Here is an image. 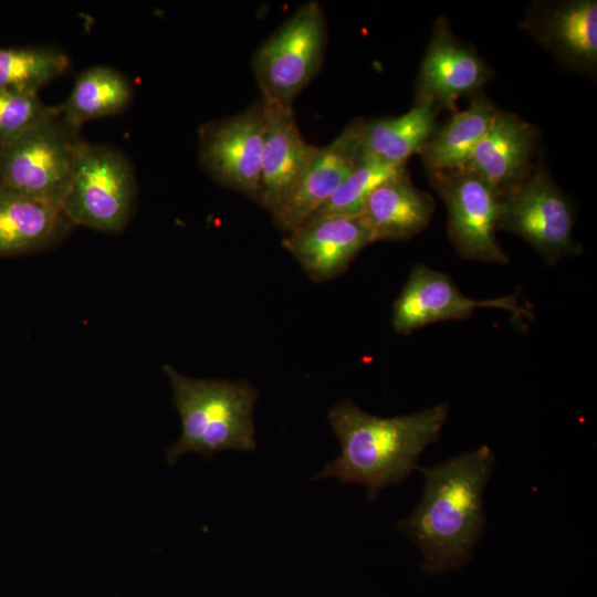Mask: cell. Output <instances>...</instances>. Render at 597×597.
<instances>
[{
    "mask_svg": "<svg viewBox=\"0 0 597 597\" xmlns=\"http://www.w3.org/2000/svg\"><path fill=\"white\" fill-rule=\"evenodd\" d=\"M133 93L129 80L117 70L92 66L76 77L69 97L57 107L64 121L81 128L87 121L125 111Z\"/></svg>",
    "mask_w": 597,
    "mask_h": 597,
    "instance_id": "cell-21",
    "label": "cell"
},
{
    "mask_svg": "<svg viewBox=\"0 0 597 597\" xmlns=\"http://www.w3.org/2000/svg\"><path fill=\"white\" fill-rule=\"evenodd\" d=\"M405 171H407L406 165L359 159L356 168L332 197L305 222L326 217H358L367 199L378 186Z\"/></svg>",
    "mask_w": 597,
    "mask_h": 597,
    "instance_id": "cell-23",
    "label": "cell"
},
{
    "mask_svg": "<svg viewBox=\"0 0 597 597\" xmlns=\"http://www.w3.org/2000/svg\"><path fill=\"white\" fill-rule=\"evenodd\" d=\"M265 130L262 100L238 114L203 124L198 135L200 165L221 186L256 201Z\"/></svg>",
    "mask_w": 597,
    "mask_h": 597,
    "instance_id": "cell-8",
    "label": "cell"
},
{
    "mask_svg": "<svg viewBox=\"0 0 597 597\" xmlns=\"http://www.w3.org/2000/svg\"><path fill=\"white\" fill-rule=\"evenodd\" d=\"M132 165L117 149L83 142L63 209L73 226L119 232L134 209Z\"/></svg>",
    "mask_w": 597,
    "mask_h": 597,
    "instance_id": "cell-6",
    "label": "cell"
},
{
    "mask_svg": "<svg viewBox=\"0 0 597 597\" xmlns=\"http://www.w3.org/2000/svg\"><path fill=\"white\" fill-rule=\"evenodd\" d=\"M374 242L359 216L326 217L286 233L282 245L312 281L325 282L343 274L358 253Z\"/></svg>",
    "mask_w": 597,
    "mask_h": 597,
    "instance_id": "cell-14",
    "label": "cell"
},
{
    "mask_svg": "<svg viewBox=\"0 0 597 597\" xmlns=\"http://www.w3.org/2000/svg\"><path fill=\"white\" fill-rule=\"evenodd\" d=\"M264 104L266 130L255 202L272 213L298 184L316 146L302 135L293 106Z\"/></svg>",
    "mask_w": 597,
    "mask_h": 597,
    "instance_id": "cell-15",
    "label": "cell"
},
{
    "mask_svg": "<svg viewBox=\"0 0 597 597\" xmlns=\"http://www.w3.org/2000/svg\"><path fill=\"white\" fill-rule=\"evenodd\" d=\"M495 463L488 446L452 457L430 468L419 467L425 485L412 513L397 523L420 549L427 573H443L465 564L483 536V491Z\"/></svg>",
    "mask_w": 597,
    "mask_h": 597,
    "instance_id": "cell-1",
    "label": "cell"
},
{
    "mask_svg": "<svg viewBox=\"0 0 597 597\" xmlns=\"http://www.w3.org/2000/svg\"><path fill=\"white\" fill-rule=\"evenodd\" d=\"M574 209L542 167L501 198L498 229L527 241L547 263L578 252L573 240Z\"/></svg>",
    "mask_w": 597,
    "mask_h": 597,
    "instance_id": "cell-7",
    "label": "cell"
},
{
    "mask_svg": "<svg viewBox=\"0 0 597 597\" xmlns=\"http://www.w3.org/2000/svg\"><path fill=\"white\" fill-rule=\"evenodd\" d=\"M70 65L53 46L0 48V91L38 94Z\"/></svg>",
    "mask_w": 597,
    "mask_h": 597,
    "instance_id": "cell-22",
    "label": "cell"
},
{
    "mask_svg": "<svg viewBox=\"0 0 597 597\" xmlns=\"http://www.w3.org/2000/svg\"><path fill=\"white\" fill-rule=\"evenodd\" d=\"M365 123L355 118L331 143L316 146L294 190L271 213L276 228L285 233L298 228L338 189L359 163Z\"/></svg>",
    "mask_w": 597,
    "mask_h": 597,
    "instance_id": "cell-11",
    "label": "cell"
},
{
    "mask_svg": "<svg viewBox=\"0 0 597 597\" xmlns=\"http://www.w3.org/2000/svg\"><path fill=\"white\" fill-rule=\"evenodd\" d=\"M328 39L321 3H302L258 48L251 61L261 100L292 106L322 67Z\"/></svg>",
    "mask_w": 597,
    "mask_h": 597,
    "instance_id": "cell-4",
    "label": "cell"
},
{
    "mask_svg": "<svg viewBox=\"0 0 597 597\" xmlns=\"http://www.w3.org/2000/svg\"><path fill=\"white\" fill-rule=\"evenodd\" d=\"M491 76L478 53L459 41L444 18L436 20L417 80L416 101L455 109L457 101L476 92Z\"/></svg>",
    "mask_w": 597,
    "mask_h": 597,
    "instance_id": "cell-13",
    "label": "cell"
},
{
    "mask_svg": "<svg viewBox=\"0 0 597 597\" xmlns=\"http://www.w3.org/2000/svg\"><path fill=\"white\" fill-rule=\"evenodd\" d=\"M431 184L448 212V234L467 260L506 264L496 240L502 195L480 176L465 170L434 172Z\"/></svg>",
    "mask_w": 597,
    "mask_h": 597,
    "instance_id": "cell-9",
    "label": "cell"
},
{
    "mask_svg": "<svg viewBox=\"0 0 597 597\" xmlns=\"http://www.w3.org/2000/svg\"><path fill=\"white\" fill-rule=\"evenodd\" d=\"M434 200L411 182L408 171L378 186L359 217L374 241L405 240L422 231L431 221Z\"/></svg>",
    "mask_w": 597,
    "mask_h": 597,
    "instance_id": "cell-18",
    "label": "cell"
},
{
    "mask_svg": "<svg viewBox=\"0 0 597 597\" xmlns=\"http://www.w3.org/2000/svg\"><path fill=\"white\" fill-rule=\"evenodd\" d=\"M164 371L181 421L180 437L166 450L169 464L189 452L210 459L226 450H255L253 410L259 391L252 384L192 378L169 365Z\"/></svg>",
    "mask_w": 597,
    "mask_h": 597,
    "instance_id": "cell-3",
    "label": "cell"
},
{
    "mask_svg": "<svg viewBox=\"0 0 597 597\" xmlns=\"http://www.w3.org/2000/svg\"><path fill=\"white\" fill-rule=\"evenodd\" d=\"M449 416L439 404L419 412L396 417L368 413L349 399L335 404L327 413L338 438L341 453L314 479L334 476L342 483H358L375 501L383 489L399 484L418 471L421 452L434 443Z\"/></svg>",
    "mask_w": 597,
    "mask_h": 597,
    "instance_id": "cell-2",
    "label": "cell"
},
{
    "mask_svg": "<svg viewBox=\"0 0 597 597\" xmlns=\"http://www.w3.org/2000/svg\"><path fill=\"white\" fill-rule=\"evenodd\" d=\"M537 129L519 115L499 111L464 166L494 187L502 196L519 187L532 171Z\"/></svg>",
    "mask_w": 597,
    "mask_h": 597,
    "instance_id": "cell-16",
    "label": "cell"
},
{
    "mask_svg": "<svg viewBox=\"0 0 597 597\" xmlns=\"http://www.w3.org/2000/svg\"><path fill=\"white\" fill-rule=\"evenodd\" d=\"M60 114L0 148V186L61 205L84 140Z\"/></svg>",
    "mask_w": 597,
    "mask_h": 597,
    "instance_id": "cell-5",
    "label": "cell"
},
{
    "mask_svg": "<svg viewBox=\"0 0 597 597\" xmlns=\"http://www.w3.org/2000/svg\"><path fill=\"white\" fill-rule=\"evenodd\" d=\"M478 308H499L514 320L530 315L514 295L473 300L464 295L447 274L425 264H417L396 298L391 324L398 334L408 335L426 325L449 320H463Z\"/></svg>",
    "mask_w": 597,
    "mask_h": 597,
    "instance_id": "cell-10",
    "label": "cell"
},
{
    "mask_svg": "<svg viewBox=\"0 0 597 597\" xmlns=\"http://www.w3.org/2000/svg\"><path fill=\"white\" fill-rule=\"evenodd\" d=\"M57 114L38 94L0 91V148Z\"/></svg>",
    "mask_w": 597,
    "mask_h": 597,
    "instance_id": "cell-24",
    "label": "cell"
},
{
    "mask_svg": "<svg viewBox=\"0 0 597 597\" xmlns=\"http://www.w3.org/2000/svg\"><path fill=\"white\" fill-rule=\"evenodd\" d=\"M439 111L433 103L421 100L400 116L366 121L360 159L406 165L436 133Z\"/></svg>",
    "mask_w": 597,
    "mask_h": 597,
    "instance_id": "cell-19",
    "label": "cell"
},
{
    "mask_svg": "<svg viewBox=\"0 0 597 597\" xmlns=\"http://www.w3.org/2000/svg\"><path fill=\"white\" fill-rule=\"evenodd\" d=\"M521 27L567 70L593 75L597 69L596 0L536 1Z\"/></svg>",
    "mask_w": 597,
    "mask_h": 597,
    "instance_id": "cell-12",
    "label": "cell"
},
{
    "mask_svg": "<svg viewBox=\"0 0 597 597\" xmlns=\"http://www.w3.org/2000/svg\"><path fill=\"white\" fill-rule=\"evenodd\" d=\"M72 227L61 205L0 186V256L48 249Z\"/></svg>",
    "mask_w": 597,
    "mask_h": 597,
    "instance_id": "cell-17",
    "label": "cell"
},
{
    "mask_svg": "<svg viewBox=\"0 0 597 597\" xmlns=\"http://www.w3.org/2000/svg\"><path fill=\"white\" fill-rule=\"evenodd\" d=\"M496 112L495 106L484 95L479 94L473 97L468 108L454 113L419 153L429 172L464 168L490 129Z\"/></svg>",
    "mask_w": 597,
    "mask_h": 597,
    "instance_id": "cell-20",
    "label": "cell"
}]
</instances>
